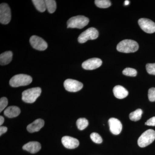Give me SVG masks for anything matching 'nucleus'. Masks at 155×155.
<instances>
[{
    "label": "nucleus",
    "instance_id": "nucleus-1",
    "mask_svg": "<svg viewBox=\"0 0 155 155\" xmlns=\"http://www.w3.org/2000/svg\"><path fill=\"white\" fill-rule=\"evenodd\" d=\"M139 45L135 41L125 39L118 44L117 50L118 51L124 53L135 52L138 50Z\"/></svg>",
    "mask_w": 155,
    "mask_h": 155
},
{
    "label": "nucleus",
    "instance_id": "nucleus-2",
    "mask_svg": "<svg viewBox=\"0 0 155 155\" xmlns=\"http://www.w3.org/2000/svg\"><path fill=\"white\" fill-rule=\"evenodd\" d=\"M32 78L29 75L25 74H18L14 75L10 81V85L13 87L26 86L32 82Z\"/></svg>",
    "mask_w": 155,
    "mask_h": 155
},
{
    "label": "nucleus",
    "instance_id": "nucleus-3",
    "mask_svg": "<svg viewBox=\"0 0 155 155\" xmlns=\"http://www.w3.org/2000/svg\"><path fill=\"white\" fill-rule=\"evenodd\" d=\"M89 20L87 17L84 16H76L71 17L67 22V28H83L88 24Z\"/></svg>",
    "mask_w": 155,
    "mask_h": 155
},
{
    "label": "nucleus",
    "instance_id": "nucleus-4",
    "mask_svg": "<svg viewBox=\"0 0 155 155\" xmlns=\"http://www.w3.org/2000/svg\"><path fill=\"white\" fill-rule=\"evenodd\" d=\"M41 92V89L39 87L28 89L22 93V100L25 103H34L40 96Z\"/></svg>",
    "mask_w": 155,
    "mask_h": 155
},
{
    "label": "nucleus",
    "instance_id": "nucleus-5",
    "mask_svg": "<svg viewBox=\"0 0 155 155\" xmlns=\"http://www.w3.org/2000/svg\"><path fill=\"white\" fill-rule=\"evenodd\" d=\"M155 139V130L153 129H149L143 132L140 137L137 143L140 147H145L152 143Z\"/></svg>",
    "mask_w": 155,
    "mask_h": 155
},
{
    "label": "nucleus",
    "instance_id": "nucleus-6",
    "mask_svg": "<svg viewBox=\"0 0 155 155\" xmlns=\"http://www.w3.org/2000/svg\"><path fill=\"white\" fill-rule=\"evenodd\" d=\"M98 36V31L95 28L91 27L81 34L78 40L80 43H84L89 40L96 39Z\"/></svg>",
    "mask_w": 155,
    "mask_h": 155
},
{
    "label": "nucleus",
    "instance_id": "nucleus-7",
    "mask_svg": "<svg viewBox=\"0 0 155 155\" xmlns=\"http://www.w3.org/2000/svg\"><path fill=\"white\" fill-rule=\"evenodd\" d=\"M11 11L10 7L6 3L0 5V22L2 24H7L11 21Z\"/></svg>",
    "mask_w": 155,
    "mask_h": 155
},
{
    "label": "nucleus",
    "instance_id": "nucleus-8",
    "mask_svg": "<svg viewBox=\"0 0 155 155\" xmlns=\"http://www.w3.org/2000/svg\"><path fill=\"white\" fill-rule=\"evenodd\" d=\"M64 87L68 91L76 92L79 91L83 87V84L78 81L67 79L64 82Z\"/></svg>",
    "mask_w": 155,
    "mask_h": 155
},
{
    "label": "nucleus",
    "instance_id": "nucleus-9",
    "mask_svg": "<svg viewBox=\"0 0 155 155\" xmlns=\"http://www.w3.org/2000/svg\"><path fill=\"white\" fill-rule=\"evenodd\" d=\"M138 22L140 28L146 33L151 34L155 32V23L150 19L141 18L139 19Z\"/></svg>",
    "mask_w": 155,
    "mask_h": 155
},
{
    "label": "nucleus",
    "instance_id": "nucleus-10",
    "mask_svg": "<svg viewBox=\"0 0 155 155\" xmlns=\"http://www.w3.org/2000/svg\"><path fill=\"white\" fill-rule=\"evenodd\" d=\"M30 44L34 48L38 51H45L48 48V44L43 39L36 35L31 37Z\"/></svg>",
    "mask_w": 155,
    "mask_h": 155
},
{
    "label": "nucleus",
    "instance_id": "nucleus-11",
    "mask_svg": "<svg viewBox=\"0 0 155 155\" xmlns=\"http://www.w3.org/2000/svg\"><path fill=\"white\" fill-rule=\"evenodd\" d=\"M102 64V61L98 58H93L84 62L82 67L86 70H94L99 68Z\"/></svg>",
    "mask_w": 155,
    "mask_h": 155
},
{
    "label": "nucleus",
    "instance_id": "nucleus-12",
    "mask_svg": "<svg viewBox=\"0 0 155 155\" xmlns=\"http://www.w3.org/2000/svg\"><path fill=\"white\" fill-rule=\"evenodd\" d=\"M108 122L111 133L115 135H118L121 133L122 125L119 120L116 118H111L109 119Z\"/></svg>",
    "mask_w": 155,
    "mask_h": 155
},
{
    "label": "nucleus",
    "instance_id": "nucleus-13",
    "mask_svg": "<svg viewBox=\"0 0 155 155\" xmlns=\"http://www.w3.org/2000/svg\"><path fill=\"white\" fill-rule=\"evenodd\" d=\"M61 141L65 147L69 149L76 148L79 144V141L77 139L67 136L63 137Z\"/></svg>",
    "mask_w": 155,
    "mask_h": 155
},
{
    "label": "nucleus",
    "instance_id": "nucleus-14",
    "mask_svg": "<svg viewBox=\"0 0 155 155\" xmlns=\"http://www.w3.org/2000/svg\"><path fill=\"white\" fill-rule=\"evenodd\" d=\"M44 125V121L43 119H37L27 126V130L30 133L37 132L43 127Z\"/></svg>",
    "mask_w": 155,
    "mask_h": 155
},
{
    "label": "nucleus",
    "instance_id": "nucleus-15",
    "mask_svg": "<svg viewBox=\"0 0 155 155\" xmlns=\"http://www.w3.org/2000/svg\"><path fill=\"white\" fill-rule=\"evenodd\" d=\"M22 149L31 153L38 152L41 149V145L38 142L31 141L24 145Z\"/></svg>",
    "mask_w": 155,
    "mask_h": 155
},
{
    "label": "nucleus",
    "instance_id": "nucleus-16",
    "mask_svg": "<svg viewBox=\"0 0 155 155\" xmlns=\"http://www.w3.org/2000/svg\"><path fill=\"white\" fill-rule=\"evenodd\" d=\"M113 92L115 97L119 99L125 98L128 94V92L127 90L121 85L115 86L113 89Z\"/></svg>",
    "mask_w": 155,
    "mask_h": 155
},
{
    "label": "nucleus",
    "instance_id": "nucleus-17",
    "mask_svg": "<svg viewBox=\"0 0 155 155\" xmlns=\"http://www.w3.org/2000/svg\"><path fill=\"white\" fill-rule=\"evenodd\" d=\"M20 112V109L17 106H10L5 109L4 114L9 118H14L19 116Z\"/></svg>",
    "mask_w": 155,
    "mask_h": 155
},
{
    "label": "nucleus",
    "instance_id": "nucleus-18",
    "mask_svg": "<svg viewBox=\"0 0 155 155\" xmlns=\"http://www.w3.org/2000/svg\"><path fill=\"white\" fill-rule=\"evenodd\" d=\"M13 58V53L11 51H8L2 53L0 55V64L5 65L11 62Z\"/></svg>",
    "mask_w": 155,
    "mask_h": 155
},
{
    "label": "nucleus",
    "instance_id": "nucleus-19",
    "mask_svg": "<svg viewBox=\"0 0 155 155\" xmlns=\"http://www.w3.org/2000/svg\"><path fill=\"white\" fill-rule=\"evenodd\" d=\"M32 3L38 11L41 12H44L46 9L45 2L43 0H33Z\"/></svg>",
    "mask_w": 155,
    "mask_h": 155
},
{
    "label": "nucleus",
    "instance_id": "nucleus-20",
    "mask_svg": "<svg viewBox=\"0 0 155 155\" xmlns=\"http://www.w3.org/2000/svg\"><path fill=\"white\" fill-rule=\"evenodd\" d=\"M45 2L46 9H47L49 13L50 14L54 13L57 8L56 1L54 0H46Z\"/></svg>",
    "mask_w": 155,
    "mask_h": 155
},
{
    "label": "nucleus",
    "instance_id": "nucleus-21",
    "mask_svg": "<svg viewBox=\"0 0 155 155\" xmlns=\"http://www.w3.org/2000/svg\"><path fill=\"white\" fill-rule=\"evenodd\" d=\"M143 111L141 109H138L130 113L129 115V118L131 121H137L141 119Z\"/></svg>",
    "mask_w": 155,
    "mask_h": 155
},
{
    "label": "nucleus",
    "instance_id": "nucleus-22",
    "mask_svg": "<svg viewBox=\"0 0 155 155\" xmlns=\"http://www.w3.org/2000/svg\"><path fill=\"white\" fill-rule=\"evenodd\" d=\"M88 122L85 118H79L77 120L76 125L79 130H83L88 125Z\"/></svg>",
    "mask_w": 155,
    "mask_h": 155
},
{
    "label": "nucleus",
    "instance_id": "nucleus-23",
    "mask_svg": "<svg viewBox=\"0 0 155 155\" xmlns=\"http://www.w3.org/2000/svg\"><path fill=\"white\" fill-rule=\"evenodd\" d=\"M95 4L97 7L101 8H106L111 6V2L109 0H96Z\"/></svg>",
    "mask_w": 155,
    "mask_h": 155
},
{
    "label": "nucleus",
    "instance_id": "nucleus-24",
    "mask_svg": "<svg viewBox=\"0 0 155 155\" xmlns=\"http://www.w3.org/2000/svg\"><path fill=\"white\" fill-rule=\"evenodd\" d=\"M122 73L126 76L135 77L137 75V71L136 69L133 68H127L123 70Z\"/></svg>",
    "mask_w": 155,
    "mask_h": 155
},
{
    "label": "nucleus",
    "instance_id": "nucleus-25",
    "mask_svg": "<svg viewBox=\"0 0 155 155\" xmlns=\"http://www.w3.org/2000/svg\"><path fill=\"white\" fill-rule=\"evenodd\" d=\"M90 137L91 140L95 143L99 144L102 143V138L98 133H95V132L91 133L90 135Z\"/></svg>",
    "mask_w": 155,
    "mask_h": 155
},
{
    "label": "nucleus",
    "instance_id": "nucleus-26",
    "mask_svg": "<svg viewBox=\"0 0 155 155\" xmlns=\"http://www.w3.org/2000/svg\"><path fill=\"white\" fill-rule=\"evenodd\" d=\"M147 72L150 75H155V64H148L146 65Z\"/></svg>",
    "mask_w": 155,
    "mask_h": 155
},
{
    "label": "nucleus",
    "instance_id": "nucleus-27",
    "mask_svg": "<svg viewBox=\"0 0 155 155\" xmlns=\"http://www.w3.org/2000/svg\"><path fill=\"white\" fill-rule=\"evenodd\" d=\"M8 105V99L5 97L1 98L0 99V112H2L7 107Z\"/></svg>",
    "mask_w": 155,
    "mask_h": 155
},
{
    "label": "nucleus",
    "instance_id": "nucleus-28",
    "mask_svg": "<svg viewBox=\"0 0 155 155\" xmlns=\"http://www.w3.org/2000/svg\"><path fill=\"white\" fill-rule=\"evenodd\" d=\"M148 96L150 101H155V87H152L149 89Z\"/></svg>",
    "mask_w": 155,
    "mask_h": 155
},
{
    "label": "nucleus",
    "instance_id": "nucleus-29",
    "mask_svg": "<svg viewBox=\"0 0 155 155\" xmlns=\"http://www.w3.org/2000/svg\"><path fill=\"white\" fill-rule=\"evenodd\" d=\"M145 125L148 126H155V116L150 118L145 123Z\"/></svg>",
    "mask_w": 155,
    "mask_h": 155
},
{
    "label": "nucleus",
    "instance_id": "nucleus-30",
    "mask_svg": "<svg viewBox=\"0 0 155 155\" xmlns=\"http://www.w3.org/2000/svg\"><path fill=\"white\" fill-rule=\"evenodd\" d=\"M8 130V128L5 126H1L0 127V135L2 136L3 134L6 133Z\"/></svg>",
    "mask_w": 155,
    "mask_h": 155
},
{
    "label": "nucleus",
    "instance_id": "nucleus-31",
    "mask_svg": "<svg viewBox=\"0 0 155 155\" xmlns=\"http://www.w3.org/2000/svg\"><path fill=\"white\" fill-rule=\"evenodd\" d=\"M5 121V119L2 116H0V125H2Z\"/></svg>",
    "mask_w": 155,
    "mask_h": 155
},
{
    "label": "nucleus",
    "instance_id": "nucleus-32",
    "mask_svg": "<svg viewBox=\"0 0 155 155\" xmlns=\"http://www.w3.org/2000/svg\"><path fill=\"white\" fill-rule=\"evenodd\" d=\"M130 4V2L129 1H125V5H127Z\"/></svg>",
    "mask_w": 155,
    "mask_h": 155
}]
</instances>
